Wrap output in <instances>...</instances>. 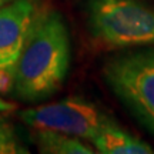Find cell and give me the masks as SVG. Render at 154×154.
Segmentation results:
<instances>
[{"mask_svg":"<svg viewBox=\"0 0 154 154\" xmlns=\"http://www.w3.org/2000/svg\"><path fill=\"white\" fill-rule=\"evenodd\" d=\"M70 60V34L63 17L54 11H40L16 63L11 91L26 101L53 96L64 84Z\"/></svg>","mask_w":154,"mask_h":154,"instance_id":"cell-1","label":"cell"},{"mask_svg":"<svg viewBox=\"0 0 154 154\" xmlns=\"http://www.w3.org/2000/svg\"><path fill=\"white\" fill-rule=\"evenodd\" d=\"M88 29L109 50L154 46V6L144 0H88Z\"/></svg>","mask_w":154,"mask_h":154,"instance_id":"cell-2","label":"cell"},{"mask_svg":"<svg viewBox=\"0 0 154 154\" xmlns=\"http://www.w3.org/2000/svg\"><path fill=\"white\" fill-rule=\"evenodd\" d=\"M111 91L154 134V50L116 56L103 67Z\"/></svg>","mask_w":154,"mask_h":154,"instance_id":"cell-3","label":"cell"},{"mask_svg":"<svg viewBox=\"0 0 154 154\" xmlns=\"http://www.w3.org/2000/svg\"><path fill=\"white\" fill-rule=\"evenodd\" d=\"M27 127L56 130L91 141L113 119L99 106L82 97H67L56 103L30 107L20 111Z\"/></svg>","mask_w":154,"mask_h":154,"instance_id":"cell-4","label":"cell"},{"mask_svg":"<svg viewBox=\"0 0 154 154\" xmlns=\"http://www.w3.org/2000/svg\"><path fill=\"white\" fill-rule=\"evenodd\" d=\"M42 11L36 0H13L0 6V93H10L23 44Z\"/></svg>","mask_w":154,"mask_h":154,"instance_id":"cell-5","label":"cell"},{"mask_svg":"<svg viewBox=\"0 0 154 154\" xmlns=\"http://www.w3.org/2000/svg\"><path fill=\"white\" fill-rule=\"evenodd\" d=\"M97 153L101 154H153L149 143L121 128L116 121L107 124L90 141Z\"/></svg>","mask_w":154,"mask_h":154,"instance_id":"cell-6","label":"cell"},{"mask_svg":"<svg viewBox=\"0 0 154 154\" xmlns=\"http://www.w3.org/2000/svg\"><path fill=\"white\" fill-rule=\"evenodd\" d=\"M32 140L40 153L44 154H93L91 146H88L82 138L66 134L56 130L33 128Z\"/></svg>","mask_w":154,"mask_h":154,"instance_id":"cell-7","label":"cell"},{"mask_svg":"<svg viewBox=\"0 0 154 154\" xmlns=\"http://www.w3.org/2000/svg\"><path fill=\"white\" fill-rule=\"evenodd\" d=\"M27 153V150L23 149L19 143L14 133L7 124L0 123V154H17Z\"/></svg>","mask_w":154,"mask_h":154,"instance_id":"cell-8","label":"cell"},{"mask_svg":"<svg viewBox=\"0 0 154 154\" xmlns=\"http://www.w3.org/2000/svg\"><path fill=\"white\" fill-rule=\"evenodd\" d=\"M16 109V106L10 103V101H7V100L2 99L0 97V113H10Z\"/></svg>","mask_w":154,"mask_h":154,"instance_id":"cell-9","label":"cell"},{"mask_svg":"<svg viewBox=\"0 0 154 154\" xmlns=\"http://www.w3.org/2000/svg\"><path fill=\"white\" fill-rule=\"evenodd\" d=\"M10 2H13V0H0V6L6 5V3H10Z\"/></svg>","mask_w":154,"mask_h":154,"instance_id":"cell-10","label":"cell"}]
</instances>
